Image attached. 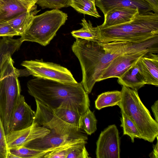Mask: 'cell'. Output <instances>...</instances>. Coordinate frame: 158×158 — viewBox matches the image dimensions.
<instances>
[{
    "label": "cell",
    "mask_w": 158,
    "mask_h": 158,
    "mask_svg": "<svg viewBox=\"0 0 158 158\" xmlns=\"http://www.w3.org/2000/svg\"><path fill=\"white\" fill-rule=\"evenodd\" d=\"M118 106L137 127L141 139L152 142L158 135V123L152 117L140 98L138 91L122 86Z\"/></svg>",
    "instance_id": "obj_4"
},
{
    "label": "cell",
    "mask_w": 158,
    "mask_h": 158,
    "mask_svg": "<svg viewBox=\"0 0 158 158\" xmlns=\"http://www.w3.org/2000/svg\"><path fill=\"white\" fill-rule=\"evenodd\" d=\"M148 52L158 53L156 50L148 49L140 51L128 52L118 56L103 70L97 82L108 78L120 77Z\"/></svg>",
    "instance_id": "obj_10"
},
{
    "label": "cell",
    "mask_w": 158,
    "mask_h": 158,
    "mask_svg": "<svg viewBox=\"0 0 158 158\" xmlns=\"http://www.w3.org/2000/svg\"><path fill=\"white\" fill-rule=\"evenodd\" d=\"M122 98L121 91H107L99 95L95 102V107L98 110L109 106H118Z\"/></svg>",
    "instance_id": "obj_22"
},
{
    "label": "cell",
    "mask_w": 158,
    "mask_h": 158,
    "mask_svg": "<svg viewBox=\"0 0 158 158\" xmlns=\"http://www.w3.org/2000/svg\"><path fill=\"white\" fill-rule=\"evenodd\" d=\"M35 113L26 102L24 96L21 95L10 120L9 132L23 129L31 126Z\"/></svg>",
    "instance_id": "obj_13"
},
{
    "label": "cell",
    "mask_w": 158,
    "mask_h": 158,
    "mask_svg": "<svg viewBox=\"0 0 158 158\" xmlns=\"http://www.w3.org/2000/svg\"><path fill=\"white\" fill-rule=\"evenodd\" d=\"M87 139L86 135L82 136H63L50 131L45 136L32 140L24 146L35 149L53 151L68 143L80 140Z\"/></svg>",
    "instance_id": "obj_12"
},
{
    "label": "cell",
    "mask_w": 158,
    "mask_h": 158,
    "mask_svg": "<svg viewBox=\"0 0 158 158\" xmlns=\"http://www.w3.org/2000/svg\"><path fill=\"white\" fill-rule=\"evenodd\" d=\"M70 6L77 12L99 18L95 5V0H71Z\"/></svg>",
    "instance_id": "obj_24"
},
{
    "label": "cell",
    "mask_w": 158,
    "mask_h": 158,
    "mask_svg": "<svg viewBox=\"0 0 158 158\" xmlns=\"http://www.w3.org/2000/svg\"><path fill=\"white\" fill-rule=\"evenodd\" d=\"M39 11L37 10V6L35 5L30 10L21 13L8 22L19 35L21 36L27 31L33 17Z\"/></svg>",
    "instance_id": "obj_19"
},
{
    "label": "cell",
    "mask_w": 158,
    "mask_h": 158,
    "mask_svg": "<svg viewBox=\"0 0 158 158\" xmlns=\"http://www.w3.org/2000/svg\"><path fill=\"white\" fill-rule=\"evenodd\" d=\"M19 35L7 22H0V37H13Z\"/></svg>",
    "instance_id": "obj_32"
},
{
    "label": "cell",
    "mask_w": 158,
    "mask_h": 158,
    "mask_svg": "<svg viewBox=\"0 0 158 158\" xmlns=\"http://www.w3.org/2000/svg\"><path fill=\"white\" fill-rule=\"evenodd\" d=\"M35 100L36 108L33 122L60 135L73 136L85 135L82 128L75 127L65 122L57 117L52 109L37 100Z\"/></svg>",
    "instance_id": "obj_7"
},
{
    "label": "cell",
    "mask_w": 158,
    "mask_h": 158,
    "mask_svg": "<svg viewBox=\"0 0 158 158\" xmlns=\"http://www.w3.org/2000/svg\"><path fill=\"white\" fill-rule=\"evenodd\" d=\"M22 43L20 38L5 37L0 39V72L4 61L20 48Z\"/></svg>",
    "instance_id": "obj_20"
},
{
    "label": "cell",
    "mask_w": 158,
    "mask_h": 158,
    "mask_svg": "<svg viewBox=\"0 0 158 158\" xmlns=\"http://www.w3.org/2000/svg\"><path fill=\"white\" fill-rule=\"evenodd\" d=\"M71 0H36V4L42 9L50 8L59 10L70 6Z\"/></svg>",
    "instance_id": "obj_29"
},
{
    "label": "cell",
    "mask_w": 158,
    "mask_h": 158,
    "mask_svg": "<svg viewBox=\"0 0 158 158\" xmlns=\"http://www.w3.org/2000/svg\"><path fill=\"white\" fill-rule=\"evenodd\" d=\"M27 86L30 95L52 110L66 108L83 115L89 109L88 94L81 82H64L36 77L28 81Z\"/></svg>",
    "instance_id": "obj_2"
},
{
    "label": "cell",
    "mask_w": 158,
    "mask_h": 158,
    "mask_svg": "<svg viewBox=\"0 0 158 158\" xmlns=\"http://www.w3.org/2000/svg\"><path fill=\"white\" fill-rule=\"evenodd\" d=\"M152 110L154 114L155 120L158 123V100L156 101L151 107Z\"/></svg>",
    "instance_id": "obj_33"
},
{
    "label": "cell",
    "mask_w": 158,
    "mask_h": 158,
    "mask_svg": "<svg viewBox=\"0 0 158 158\" xmlns=\"http://www.w3.org/2000/svg\"><path fill=\"white\" fill-rule=\"evenodd\" d=\"M21 65L34 77L64 82H77L66 68L53 63L44 62L42 59L25 60Z\"/></svg>",
    "instance_id": "obj_8"
},
{
    "label": "cell",
    "mask_w": 158,
    "mask_h": 158,
    "mask_svg": "<svg viewBox=\"0 0 158 158\" xmlns=\"http://www.w3.org/2000/svg\"><path fill=\"white\" fill-rule=\"evenodd\" d=\"M97 123L94 113L89 109L82 115V128L87 134L90 135L96 131Z\"/></svg>",
    "instance_id": "obj_27"
},
{
    "label": "cell",
    "mask_w": 158,
    "mask_h": 158,
    "mask_svg": "<svg viewBox=\"0 0 158 158\" xmlns=\"http://www.w3.org/2000/svg\"><path fill=\"white\" fill-rule=\"evenodd\" d=\"M9 152L6 134L0 114V158H7Z\"/></svg>",
    "instance_id": "obj_31"
},
{
    "label": "cell",
    "mask_w": 158,
    "mask_h": 158,
    "mask_svg": "<svg viewBox=\"0 0 158 158\" xmlns=\"http://www.w3.org/2000/svg\"><path fill=\"white\" fill-rule=\"evenodd\" d=\"M52 110L57 117L65 122L75 127L82 128V115L78 112L64 108Z\"/></svg>",
    "instance_id": "obj_23"
},
{
    "label": "cell",
    "mask_w": 158,
    "mask_h": 158,
    "mask_svg": "<svg viewBox=\"0 0 158 158\" xmlns=\"http://www.w3.org/2000/svg\"><path fill=\"white\" fill-rule=\"evenodd\" d=\"M138 60L121 76L118 78L117 80L118 83L121 85L129 87L137 91L146 84Z\"/></svg>",
    "instance_id": "obj_17"
},
{
    "label": "cell",
    "mask_w": 158,
    "mask_h": 158,
    "mask_svg": "<svg viewBox=\"0 0 158 158\" xmlns=\"http://www.w3.org/2000/svg\"><path fill=\"white\" fill-rule=\"evenodd\" d=\"M140 13L138 9L118 8L112 9L104 16V20L99 28H105L127 23Z\"/></svg>",
    "instance_id": "obj_16"
},
{
    "label": "cell",
    "mask_w": 158,
    "mask_h": 158,
    "mask_svg": "<svg viewBox=\"0 0 158 158\" xmlns=\"http://www.w3.org/2000/svg\"><path fill=\"white\" fill-rule=\"evenodd\" d=\"M27 5L33 7L35 6L36 3V0H19Z\"/></svg>",
    "instance_id": "obj_36"
},
{
    "label": "cell",
    "mask_w": 158,
    "mask_h": 158,
    "mask_svg": "<svg viewBox=\"0 0 158 158\" xmlns=\"http://www.w3.org/2000/svg\"><path fill=\"white\" fill-rule=\"evenodd\" d=\"M20 76V70L15 67L12 56H9L0 72V114L6 134L9 132L10 120L21 95Z\"/></svg>",
    "instance_id": "obj_5"
},
{
    "label": "cell",
    "mask_w": 158,
    "mask_h": 158,
    "mask_svg": "<svg viewBox=\"0 0 158 158\" xmlns=\"http://www.w3.org/2000/svg\"><path fill=\"white\" fill-rule=\"evenodd\" d=\"M87 140L81 139L68 143L58 149L48 153L43 158H66L69 149L70 147L80 143H87Z\"/></svg>",
    "instance_id": "obj_28"
},
{
    "label": "cell",
    "mask_w": 158,
    "mask_h": 158,
    "mask_svg": "<svg viewBox=\"0 0 158 158\" xmlns=\"http://www.w3.org/2000/svg\"><path fill=\"white\" fill-rule=\"evenodd\" d=\"M33 6L19 0H0V22H8Z\"/></svg>",
    "instance_id": "obj_18"
},
{
    "label": "cell",
    "mask_w": 158,
    "mask_h": 158,
    "mask_svg": "<svg viewBox=\"0 0 158 158\" xmlns=\"http://www.w3.org/2000/svg\"><path fill=\"white\" fill-rule=\"evenodd\" d=\"M148 2L153 8L154 12L158 13V0H144Z\"/></svg>",
    "instance_id": "obj_34"
},
{
    "label": "cell",
    "mask_w": 158,
    "mask_h": 158,
    "mask_svg": "<svg viewBox=\"0 0 158 158\" xmlns=\"http://www.w3.org/2000/svg\"><path fill=\"white\" fill-rule=\"evenodd\" d=\"M120 139L115 124L109 126L100 134L96 142L97 158H120Z\"/></svg>",
    "instance_id": "obj_9"
},
{
    "label": "cell",
    "mask_w": 158,
    "mask_h": 158,
    "mask_svg": "<svg viewBox=\"0 0 158 158\" xmlns=\"http://www.w3.org/2000/svg\"><path fill=\"white\" fill-rule=\"evenodd\" d=\"M95 5L104 15L118 8L138 9L140 13L153 11L151 5L144 0H95Z\"/></svg>",
    "instance_id": "obj_14"
},
{
    "label": "cell",
    "mask_w": 158,
    "mask_h": 158,
    "mask_svg": "<svg viewBox=\"0 0 158 158\" xmlns=\"http://www.w3.org/2000/svg\"><path fill=\"white\" fill-rule=\"evenodd\" d=\"M146 84L158 86V56L148 52L138 60Z\"/></svg>",
    "instance_id": "obj_15"
},
{
    "label": "cell",
    "mask_w": 158,
    "mask_h": 158,
    "mask_svg": "<svg viewBox=\"0 0 158 158\" xmlns=\"http://www.w3.org/2000/svg\"><path fill=\"white\" fill-rule=\"evenodd\" d=\"M50 132L49 129L33 122L31 125L27 128L10 131L6 134L8 147L9 149L24 146L28 142L43 137Z\"/></svg>",
    "instance_id": "obj_11"
},
{
    "label": "cell",
    "mask_w": 158,
    "mask_h": 158,
    "mask_svg": "<svg viewBox=\"0 0 158 158\" xmlns=\"http://www.w3.org/2000/svg\"><path fill=\"white\" fill-rule=\"evenodd\" d=\"M86 143H81L70 147L66 158H89V154L85 147Z\"/></svg>",
    "instance_id": "obj_30"
},
{
    "label": "cell",
    "mask_w": 158,
    "mask_h": 158,
    "mask_svg": "<svg viewBox=\"0 0 158 158\" xmlns=\"http://www.w3.org/2000/svg\"><path fill=\"white\" fill-rule=\"evenodd\" d=\"M80 24L82 27L78 30H74L71 32L72 35L75 38H80L87 40H98L99 37V29L93 26L91 22H87L85 18L81 20Z\"/></svg>",
    "instance_id": "obj_21"
},
{
    "label": "cell",
    "mask_w": 158,
    "mask_h": 158,
    "mask_svg": "<svg viewBox=\"0 0 158 158\" xmlns=\"http://www.w3.org/2000/svg\"><path fill=\"white\" fill-rule=\"evenodd\" d=\"M9 151L18 158H43L45 155L52 150L35 149L22 146L9 149Z\"/></svg>",
    "instance_id": "obj_25"
},
{
    "label": "cell",
    "mask_w": 158,
    "mask_h": 158,
    "mask_svg": "<svg viewBox=\"0 0 158 158\" xmlns=\"http://www.w3.org/2000/svg\"><path fill=\"white\" fill-rule=\"evenodd\" d=\"M157 143L156 144L153 146V150L150 153L149 156L151 158H158V136H156Z\"/></svg>",
    "instance_id": "obj_35"
},
{
    "label": "cell",
    "mask_w": 158,
    "mask_h": 158,
    "mask_svg": "<svg viewBox=\"0 0 158 158\" xmlns=\"http://www.w3.org/2000/svg\"><path fill=\"white\" fill-rule=\"evenodd\" d=\"M157 43L155 37L137 43L114 41L103 43L76 38L72 49L81 64V82L85 90L88 94L91 92L103 70L118 56L128 52L155 49Z\"/></svg>",
    "instance_id": "obj_1"
},
{
    "label": "cell",
    "mask_w": 158,
    "mask_h": 158,
    "mask_svg": "<svg viewBox=\"0 0 158 158\" xmlns=\"http://www.w3.org/2000/svg\"><path fill=\"white\" fill-rule=\"evenodd\" d=\"M99 29L98 41L103 43L141 42L158 35V13L151 11L139 13L129 22Z\"/></svg>",
    "instance_id": "obj_3"
},
{
    "label": "cell",
    "mask_w": 158,
    "mask_h": 158,
    "mask_svg": "<svg viewBox=\"0 0 158 158\" xmlns=\"http://www.w3.org/2000/svg\"><path fill=\"white\" fill-rule=\"evenodd\" d=\"M121 112L122 117L120 118V126L123 128V135H128L132 143L134 142L135 138L141 139L139 132L134 123L123 112L121 111Z\"/></svg>",
    "instance_id": "obj_26"
},
{
    "label": "cell",
    "mask_w": 158,
    "mask_h": 158,
    "mask_svg": "<svg viewBox=\"0 0 158 158\" xmlns=\"http://www.w3.org/2000/svg\"><path fill=\"white\" fill-rule=\"evenodd\" d=\"M68 17L67 14L57 9L35 15L27 31L21 36V42H35L42 46H47L64 24Z\"/></svg>",
    "instance_id": "obj_6"
}]
</instances>
